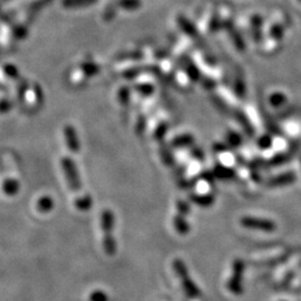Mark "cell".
I'll return each instance as SVG.
<instances>
[{
  "instance_id": "7a4b0ae2",
  "label": "cell",
  "mask_w": 301,
  "mask_h": 301,
  "mask_svg": "<svg viewBox=\"0 0 301 301\" xmlns=\"http://www.w3.org/2000/svg\"><path fill=\"white\" fill-rule=\"evenodd\" d=\"M245 263L240 259H235L233 261V272L228 282V289L234 294H240L242 292V280H244Z\"/></svg>"
},
{
  "instance_id": "277c9868",
  "label": "cell",
  "mask_w": 301,
  "mask_h": 301,
  "mask_svg": "<svg viewBox=\"0 0 301 301\" xmlns=\"http://www.w3.org/2000/svg\"><path fill=\"white\" fill-rule=\"evenodd\" d=\"M295 181V175L292 172H287L283 174H280L278 176L272 177L270 181L268 182V186L271 188L276 187H282V186H288V184H291Z\"/></svg>"
},
{
  "instance_id": "7c38bea8",
  "label": "cell",
  "mask_w": 301,
  "mask_h": 301,
  "mask_svg": "<svg viewBox=\"0 0 301 301\" xmlns=\"http://www.w3.org/2000/svg\"><path fill=\"white\" fill-rule=\"evenodd\" d=\"M177 211H178V214H182V215H187L190 211L189 205L187 203H184L183 201H178L177 202Z\"/></svg>"
},
{
  "instance_id": "30bf717a",
  "label": "cell",
  "mask_w": 301,
  "mask_h": 301,
  "mask_svg": "<svg viewBox=\"0 0 301 301\" xmlns=\"http://www.w3.org/2000/svg\"><path fill=\"white\" fill-rule=\"evenodd\" d=\"M272 144V141H271V137L268 136V135H263L262 137H260V140L258 141V145L260 149L262 150H266L269 149V147L271 146Z\"/></svg>"
},
{
  "instance_id": "52a82bcc",
  "label": "cell",
  "mask_w": 301,
  "mask_h": 301,
  "mask_svg": "<svg viewBox=\"0 0 301 301\" xmlns=\"http://www.w3.org/2000/svg\"><path fill=\"white\" fill-rule=\"evenodd\" d=\"M193 202L199 204L200 207H210L211 204H213L214 198L212 195L207 194V195H193L191 197Z\"/></svg>"
},
{
  "instance_id": "6da1fadb",
  "label": "cell",
  "mask_w": 301,
  "mask_h": 301,
  "mask_svg": "<svg viewBox=\"0 0 301 301\" xmlns=\"http://www.w3.org/2000/svg\"><path fill=\"white\" fill-rule=\"evenodd\" d=\"M173 269L174 271H175L177 278L181 280L182 287L184 289V291H186L187 295H189L190 298L200 297L201 294L200 290L197 286H195L191 278H190L189 271L186 265H184V262L182 260H179V259H175L173 262Z\"/></svg>"
},
{
  "instance_id": "5bb4252c",
  "label": "cell",
  "mask_w": 301,
  "mask_h": 301,
  "mask_svg": "<svg viewBox=\"0 0 301 301\" xmlns=\"http://www.w3.org/2000/svg\"><path fill=\"white\" fill-rule=\"evenodd\" d=\"M164 133H165V126H162V129L160 128L156 132V139H163Z\"/></svg>"
},
{
  "instance_id": "3957f363",
  "label": "cell",
  "mask_w": 301,
  "mask_h": 301,
  "mask_svg": "<svg viewBox=\"0 0 301 301\" xmlns=\"http://www.w3.org/2000/svg\"><path fill=\"white\" fill-rule=\"evenodd\" d=\"M240 223L242 226L247 229L252 230H261L266 232L274 231L277 228L276 223L271 220L261 219V218H253V216H245L240 220Z\"/></svg>"
},
{
  "instance_id": "5b68a950",
  "label": "cell",
  "mask_w": 301,
  "mask_h": 301,
  "mask_svg": "<svg viewBox=\"0 0 301 301\" xmlns=\"http://www.w3.org/2000/svg\"><path fill=\"white\" fill-rule=\"evenodd\" d=\"M174 228H175L176 232L179 234H188L189 231H190V226L189 223L184 219V215L182 214H177L175 216V219H174Z\"/></svg>"
},
{
  "instance_id": "4fadbf2b",
  "label": "cell",
  "mask_w": 301,
  "mask_h": 301,
  "mask_svg": "<svg viewBox=\"0 0 301 301\" xmlns=\"http://www.w3.org/2000/svg\"><path fill=\"white\" fill-rule=\"evenodd\" d=\"M287 160L288 158L286 155H278V156L272 158V160L270 161V164L271 165H280V164H282V163L287 162Z\"/></svg>"
},
{
  "instance_id": "8fae6325",
  "label": "cell",
  "mask_w": 301,
  "mask_h": 301,
  "mask_svg": "<svg viewBox=\"0 0 301 301\" xmlns=\"http://www.w3.org/2000/svg\"><path fill=\"white\" fill-rule=\"evenodd\" d=\"M228 140H229V143L234 147L239 146L241 144V137L235 133H230V135L228 136Z\"/></svg>"
},
{
  "instance_id": "8992f818",
  "label": "cell",
  "mask_w": 301,
  "mask_h": 301,
  "mask_svg": "<svg viewBox=\"0 0 301 301\" xmlns=\"http://www.w3.org/2000/svg\"><path fill=\"white\" fill-rule=\"evenodd\" d=\"M214 175L221 179H230L234 176V171L225 166H215Z\"/></svg>"
},
{
  "instance_id": "ba28073f",
  "label": "cell",
  "mask_w": 301,
  "mask_h": 301,
  "mask_svg": "<svg viewBox=\"0 0 301 301\" xmlns=\"http://www.w3.org/2000/svg\"><path fill=\"white\" fill-rule=\"evenodd\" d=\"M193 143V137L191 135H182L177 136L172 142V146L174 147H183L191 145Z\"/></svg>"
},
{
  "instance_id": "9a60e30c",
  "label": "cell",
  "mask_w": 301,
  "mask_h": 301,
  "mask_svg": "<svg viewBox=\"0 0 301 301\" xmlns=\"http://www.w3.org/2000/svg\"><path fill=\"white\" fill-rule=\"evenodd\" d=\"M300 162H301V161H300Z\"/></svg>"
},
{
  "instance_id": "9c48e42d",
  "label": "cell",
  "mask_w": 301,
  "mask_h": 301,
  "mask_svg": "<svg viewBox=\"0 0 301 301\" xmlns=\"http://www.w3.org/2000/svg\"><path fill=\"white\" fill-rule=\"evenodd\" d=\"M102 222L105 233H109L110 230L113 228V214L110 211H104Z\"/></svg>"
}]
</instances>
